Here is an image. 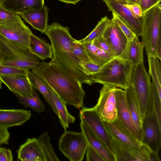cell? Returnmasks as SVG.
<instances>
[{
	"label": "cell",
	"mask_w": 161,
	"mask_h": 161,
	"mask_svg": "<svg viewBox=\"0 0 161 161\" xmlns=\"http://www.w3.org/2000/svg\"><path fill=\"white\" fill-rule=\"evenodd\" d=\"M66 104L82 108L85 93L82 84L55 62H42L31 69Z\"/></svg>",
	"instance_id": "cell-1"
},
{
	"label": "cell",
	"mask_w": 161,
	"mask_h": 161,
	"mask_svg": "<svg viewBox=\"0 0 161 161\" xmlns=\"http://www.w3.org/2000/svg\"><path fill=\"white\" fill-rule=\"evenodd\" d=\"M45 34L51 42L53 54L51 60L57 64L81 84L91 85L94 83L91 76L85 73L81 63L72 52L71 42L73 37L68 27L54 22L48 26Z\"/></svg>",
	"instance_id": "cell-2"
},
{
	"label": "cell",
	"mask_w": 161,
	"mask_h": 161,
	"mask_svg": "<svg viewBox=\"0 0 161 161\" xmlns=\"http://www.w3.org/2000/svg\"><path fill=\"white\" fill-rule=\"evenodd\" d=\"M40 59L28 46L0 35V64L30 70L38 66Z\"/></svg>",
	"instance_id": "cell-3"
},
{
	"label": "cell",
	"mask_w": 161,
	"mask_h": 161,
	"mask_svg": "<svg viewBox=\"0 0 161 161\" xmlns=\"http://www.w3.org/2000/svg\"><path fill=\"white\" fill-rule=\"evenodd\" d=\"M161 5L158 3L143 14L141 35L148 57H156L161 61Z\"/></svg>",
	"instance_id": "cell-4"
},
{
	"label": "cell",
	"mask_w": 161,
	"mask_h": 161,
	"mask_svg": "<svg viewBox=\"0 0 161 161\" xmlns=\"http://www.w3.org/2000/svg\"><path fill=\"white\" fill-rule=\"evenodd\" d=\"M133 67L126 61L115 57L91 77L94 83L124 90L129 86L130 77Z\"/></svg>",
	"instance_id": "cell-5"
},
{
	"label": "cell",
	"mask_w": 161,
	"mask_h": 161,
	"mask_svg": "<svg viewBox=\"0 0 161 161\" xmlns=\"http://www.w3.org/2000/svg\"><path fill=\"white\" fill-rule=\"evenodd\" d=\"M129 85L134 89L140 105L142 117L153 110L150 76L146 70L143 61L133 67Z\"/></svg>",
	"instance_id": "cell-6"
},
{
	"label": "cell",
	"mask_w": 161,
	"mask_h": 161,
	"mask_svg": "<svg viewBox=\"0 0 161 161\" xmlns=\"http://www.w3.org/2000/svg\"><path fill=\"white\" fill-rule=\"evenodd\" d=\"M88 143L81 132L65 130L60 137V151L69 160L81 161L84 158Z\"/></svg>",
	"instance_id": "cell-7"
},
{
	"label": "cell",
	"mask_w": 161,
	"mask_h": 161,
	"mask_svg": "<svg viewBox=\"0 0 161 161\" xmlns=\"http://www.w3.org/2000/svg\"><path fill=\"white\" fill-rule=\"evenodd\" d=\"M142 131V143L158 153L161 147V123L154 110L143 118Z\"/></svg>",
	"instance_id": "cell-8"
},
{
	"label": "cell",
	"mask_w": 161,
	"mask_h": 161,
	"mask_svg": "<svg viewBox=\"0 0 161 161\" xmlns=\"http://www.w3.org/2000/svg\"><path fill=\"white\" fill-rule=\"evenodd\" d=\"M110 146L115 161H150L152 151L142 143L136 148L112 139Z\"/></svg>",
	"instance_id": "cell-9"
},
{
	"label": "cell",
	"mask_w": 161,
	"mask_h": 161,
	"mask_svg": "<svg viewBox=\"0 0 161 161\" xmlns=\"http://www.w3.org/2000/svg\"><path fill=\"white\" fill-rule=\"evenodd\" d=\"M32 33L19 15L13 19L0 22V35L28 47Z\"/></svg>",
	"instance_id": "cell-10"
},
{
	"label": "cell",
	"mask_w": 161,
	"mask_h": 161,
	"mask_svg": "<svg viewBox=\"0 0 161 161\" xmlns=\"http://www.w3.org/2000/svg\"><path fill=\"white\" fill-rule=\"evenodd\" d=\"M115 88L108 85H103L100 92L97 102L94 107L103 121L111 122L117 118Z\"/></svg>",
	"instance_id": "cell-11"
},
{
	"label": "cell",
	"mask_w": 161,
	"mask_h": 161,
	"mask_svg": "<svg viewBox=\"0 0 161 161\" xmlns=\"http://www.w3.org/2000/svg\"><path fill=\"white\" fill-rule=\"evenodd\" d=\"M79 117L81 122L86 124L111 151L110 144L112 138L106 129L103 121L94 108L82 107L79 113Z\"/></svg>",
	"instance_id": "cell-12"
},
{
	"label": "cell",
	"mask_w": 161,
	"mask_h": 161,
	"mask_svg": "<svg viewBox=\"0 0 161 161\" xmlns=\"http://www.w3.org/2000/svg\"><path fill=\"white\" fill-rule=\"evenodd\" d=\"M115 93L117 107V118L136 139L142 142V135L138 131L133 121L127 105L124 90L116 87Z\"/></svg>",
	"instance_id": "cell-13"
},
{
	"label": "cell",
	"mask_w": 161,
	"mask_h": 161,
	"mask_svg": "<svg viewBox=\"0 0 161 161\" xmlns=\"http://www.w3.org/2000/svg\"><path fill=\"white\" fill-rule=\"evenodd\" d=\"M0 81L15 95L25 97L33 95L34 89L26 75H0Z\"/></svg>",
	"instance_id": "cell-14"
},
{
	"label": "cell",
	"mask_w": 161,
	"mask_h": 161,
	"mask_svg": "<svg viewBox=\"0 0 161 161\" xmlns=\"http://www.w3.org/2000/svg\"><path fill=\"white\" fill-rule=\"evenodd\" d=\"M113 51L115 57H119L128 42L126 36L113 19L106 27L102 36Z\"/></svg>",
	"instance_id": "cell-15"
},
{
	"label": "cell",
	"mask_w": 161,
	"mask_h": 161,
	"mask_svg": "<svg viewBox=\"0 0 161 161\" xmlns=\"http://www.w3.org/2000/svg\"><path fill=\"white\" fill-rule=\"evenodd\" d=\"M109 10L121 18L133 31L137 36H141L142 29L143 17H136L123 4L115 0H103Z\"/></svg>",
	"instance_id": "cell-16"
},
{
	"label": "cell",
	"mask_w": 161,
	"mask_h": 161,
	"mask_svg": "<svg viewBox=\"0 0 161 161\" xmlns=\"http://www.w3.org/2000/svg\"><path fill=\"white\" fill-rule=\"evenodd\" d=\"M106 129L112 139L136 148L140 147L142 142L136 139L117 118L111 122L103 121Z\"/></svg>",
	"instance_id": "cell-17"
},
{
	"label": "cell",
	"mask_w": 161,
	"mask_h": 161,
	"mask_svg": "<svg viewBox=\"0 0 161 161\" xmlns=\"http://www.w3.org/2000/svg\"><path fill=\"white\" fill-rule=\"evenodd\" d=\"M17 158L22 161H45L37 138H28L21 145L17 151Z\"/></svg>",
	"instance_id": "cell-18"
},
{
	"label": "cell",
	"mask_w": 161,
	"mask_h": 161,
	"mask_svg": "<svg viewBox=\"0 0 161 161\" xmlns=\"http://www.w3.org/2000/svg\"><path fill=\"white\" fill-rule=\"evenodd\" d=\"M31 116L29 110L0 109V127L8 129L21 125L29 120Z\"/></svg>",
	"instance_id": "cell-19"
},
{
	"label": "cell",
	"mask_w": 161,
	"mask_h": 161,
	"mask_svg": "<svg viewBox=\"0 0 161 161\" xmlns=\"http://www.w3.org/2000/svg\"><path fill=\"white\" fill-rule=\"evenodd\" d=\"M80 128L88 144L94 148L104 161H115L111 151L105 144L85 123L81 122Z\"/></svg>",
	"instance_id": "cell-20"
},
{
	"label": "cell",
	"mask_w": 161,
	"mask_h": 161,
	"mask_svg": "<svg viewBox=\"0 0 161 161\" xmlns=\"http://www.w3.org/2000/svg\"><path fill=\"white\" fill-rule=\"evenodd\" d=\"M48 8L44 5L40 9L31 10L17 14L33 28L43 33H45L48 26Z\"/></svg>",
	"instance_id": "cell-21"
},
{
	"label": "cell",
	"mask_w": 161,
	"mask_h": 161,
	"mask_svg": "<svg viewBox=\"0 0 161 161\" xmlns=\"http://www.w3.org/2000/svg\"><path fill=\"white\" fill-rule=\"evenodd\" d=\"M144 46L139 40L138 36L128 41L126 46L119 57L134 66L144 61Z\"/></svg>",
	"instance_id": "cell-22"
},
{
	"label": "cell",
	"mask_w": 161,
	"mask_h": 161,
	"mask_svg": "<svg viewBox=\"0 0 161 161\" xmlns=\"http://www.w3.org/2000/svg\"><path fill=\"white\" fill-rule=\"evenodd\" d=\"M127 105L133 121L142 135V117L139 103L133 87L130 85L124 90Z\"/></svg>",
	"instance_id": "cell-23"
},
{
	"label": "cell",
	"mask_w": 161,
	"mask_h": 161,
	"mask_svg": "<svg viewBox=\"0 0 161 161\" xmlns=\"http://www.w3.org/2000/svg\"><path fill=\"white\" fill-rule=\"evenodd\" d=\"M29 47L31 52L42 60L53 58L51 44L33 33L30 37Z\"/></svg>",
	"instance_id": "cell-24"
},
{
	"label": "cell",
	"mask_w": 161,
	"mask_h": 161,
	"mask_svg": "<svg viewBox=\"0 0 161 161\" xmlns=\"http://www.w3.org/2000/svg\"><path fill=\"white\" fill-rule=\"evenodd\" d=\"M26 75L32 87L38 91L57 115V111L51 94L50 88L41 78L31 70H28Z\"/></svg>",
	"instance_id": "cell-25"
},
{
	"label": "cell",
	"mask_w": 161,
	"mask_h": 161,
	"mask_svg": "<svg viewBox=\"0 0 161 161\" xmlns=\"http://www.w3.org/2000/svg\"><path fill=\"white\" fill-rule=\"evenodd\" d=\"M2 5L18 13L40 9L44 5V0H5Z\"/></svg>",
	"instance_id": "cell-26"
},
{
	"label": "cell",
	"mask_w": 161,
	"mask_h": 161,
	"mask_svg": "<svg viewBox=\"0 0 161 161\" xmlns=\"http://www.w3.org/2000/svg\"><path fill=\"white\" fill-rule=\"evenodd\" d=\"M51 89V88H50ZM51 94L54 102L60 123L64 130H66L70 123H73L75 117L68 112L65 103L51 89Z\"/></svg>",
	"instance_id": "cell-27"
},
{
	"label": "cell",
	"mask_w": 161,
	"mask_h": 161,
	"mask_svg": "<svg viewBox=\"0 0 161 161\" xmlns=\"http://www.w3.org/2000/svg\"><path fill=\"white\" fill-rule=\"evenodd\" d=\"M82 44L91 61L101 67L115 57L96 47L92 42Z\"/></svg>",
	"instance_id": "cell-28"
},
{
	"label": "cell",
	"mask_w": 161,
	"mask_h": 161,
	"mask_svg": "<svg viewBox=\"0 0 161 161\" xmlns=\"http://www.w3.org/2000/svg\"><path fill=\"white\" fill-rule=\"evenodd\" d=\"M149 73L151 76V83L157 89L161 91V61L157 57H148Z\"/></svg>",
	"instance_id": "cell-29"
},
{
	"label": "cell",
	"mask_w": 161,
	"mask_h": 161,
	"mask_svg": "<svg viewBox=\"0 0 161 161\" xmlns=\"http://www.w3.org/2000/svg\"><path fill=\"white\" fill-rule=\"evenodd\" d=\"M19 102L25 107L31 108L33 111L42 113L45 110L44 104L41 100L38 93L34 90L32 97H23L15 95Z\"/></svg>",
	"instance_id": "cell-30"
},
{
	"label": "cell",
	"mask_w": 161,
	"mask_h": 161,
	"mask_svg": "<svg viewBox=\"0 0 161 161\" xmlns=\"http://www.w3.org/2000/svg\"><path fill=\"white\" fill-rule=\"evenodd\" d=\"M42 149L45 161H58L51 142V138L48 133H43L37 138Z\"/></svg>",
	"instance_id": "cell-31"
},
{
	"label": "cell",
	"mask_w": 161,
	"mask_h": 161,
	"mask_svg": "<svg viewBox=\"0 0 161 161\" xmlns=\"http://www.w3.org/2000/svg\"><path fill=\"white\" fill-rule=\"evenodd\" d=\"M110 21L107 16L102 18L92 31L85 38L78 41L82 43L92 42L94 39L102 36Z\"/></svg>",
	"instance_id": "cell-32"
},
{
	"label": "cell",
	"mask_w": 161,
	"mask_h": 161,
	"mask_svg": "<svg viewBox=\"0 0 161 161\" xmlns=\"http://www.w3.org/2000/svg\"><path fill=\"white\" fill-rule=\"evenodd\" d=\"M72 52L76 58L80 63L91 61L82 43L72 38L71 42Z\"/></svg>",
	"instance_id": "cell-33"
},
{
	"label": "cell",
	"mask_w": 161,
	"mask_h": 161,
	"mask_svg": "<svg viewBox=\"0 0 161 161\" xmlns=\"http://www.w3.org/2000/svg\"><path fill=\"white\" fill-rule=\"evenodd\" d=\"M112 19L118 24L127 39L128 41L132 40L137 36L130 26L116 14L112 13Z\"/></svg>",
	"instance_id": "cell-34"
},
{
	"label": "cell",
	"mask_w": 161,
	"mask_h": 161,
	"mask_svg": "<svg viewBox=\"0 0 161 161\" xmlns=\"http://www.w3.org/2000/svg\"><path fill=\"white\" fill-rule=\"evenodd\" d=\"M27 70L0 64V75L14 74L26 75Z\"/></svg>",
	"instance_id": "cell-35"
},
{
	"label": "cell",
	"mask_w": 161,
	"mask_h": 161,
	"mask_svg": "<svg viewBox=\"0 0 161 161\" xmlns=\"http://www.w3.org/2000/svg\"><path fill=\"white\" fill-rule=\"evenodd\" d=\"M81 63L85 73L89 76L98 72L102 67L91 61Z\"/></svg>",
	"instance_id": "cell-36"
},
{
	"label": "cell",
	"mask_w": 161,
	"mask_h": 161,
	"mask_svg": "<svg viewBox=\"0 0 161 161\" xmlns=\"http://www.w3.org/2000/svg\"><path fill=\"white\" fill-rule=\"evenodd\" d=\"M92 42L98 48L115 57L111 47L102 36L94 39Z\"/></svg>",
	"instance_id": "cell-37"
},
{
	"label": "cell",
	"mask_w": 161,
	"mask_h": 161,
	"mask_svg": "<svg viewBox=\"0 0 161 161\" xmlns=\"http://www.w3.org/2000/svg\"><path fill=\"white\" fill-rule=\"evenodd\" d=\"M18 14L14 11L0 5V22L4 21L14 18Z\"/></svg>",
	"instance_id": "cell-38"
},
{
	"label": "cell",
	"mask_w": 161,
	"mask_h": 161,
	"mask_svg": "<svg viewBox=\"0 0 161 161\" xmlns=\"http://www.w3.org/2000/svg\"><path fill=\"white\" fill-rule=\"evenodd\" d=\"M86 153L87 161H104L98 152L88 144Z\"/></svg>",
	"instance_id": "cell-39"
},
{
	"label": "cell",
	"mask_w": 161,
	"mask_h": 161,
	"mask_svg": "<svg viewBox=\"0 0 161 161\" xmlns=\"http://www.w3.org/2000/svg\"><path fill=\"white\" fill-rule=\"evenodd\" d=\"M161 0H140L139 6L143 14L158 3Z\"/></svg>",
	"instance_id": "cell-40"
},
{
	"label": "cell",
	"mask_w": 161,
	"mask_h": 161,
	"mask_svg": "<svg viewBox=\"0 0 161 161\" xmlns=\"http://www.w3.org/2000/svg\"><path fill=\"white\" fill-rule=\"evenodd\" d=\"M124 6L128 8L136 18H142L143 14L139 5L135 4H123Z\"/></svg>",
	"instance_id": "cell-41"
},
{
	"label": "cell",
	"mask_w": 161,
	"mask_h": 161,
	"mask_svg": "<svg viewBox=\"0 0 161 161\" xmlns=\"http://www.w3.org/2000/svg\"><path fill=\"white\" fill-rule=\"evenodd\" d=\"M13 158L11 151L0 147V161H12Z\"/></svg>",
	"instance_id": "cell-42"
},
{
	"label": "cell",
	"mask_w": 161,
	"mask_h": 161,
	"mask_svg": "<svg viewBox=\"0 0 161 161\" xmlns=\"http://www.w3.org/2000/svg\"><path fill=\"white\" fill-rule=\"evenodd\" d=\"M8 129L0 127V146L8 144L10 134Z\"/></svg>",
	"instance_id": "cell-43"
},
{
	"label": "cell",
	"mask_w": 161,
	"mask_h": 161,
	"mask_svg": "<svg viewBox=\"0 0 161 161\" xmlns=\"http://www.w3.org/2000/svg\"><path fill=\"white\" fill-rule=\"evenodd\" d=\"M158 153L151 151L150 156V161H160Z\"/></svg>",
	"instance_id": "cell-44"
},
{
	"label": "cell",
	"mask_w": 161,
	"mask_h": 161,
	"mask_svg": "<svg viewBox=\"0 0 161 161\" xmlns=\"http://www.w3.org/2000/svg\"><path fill=\"white\" fill-rule=\"evenodd\" d=\"M66 3H72L75 4L77 3L81 0H59Z\"/></svg>",
	"instance_id": "cell-45"
},
{
	"label": "cell",
	"mask_w": 161,
	"mask_h": 161,
	"mask_svg": "<svg viewBox=\"0 0 161 161\" xmlns=\"http://www.w3.org/2000/svg\"><path fill=\"white\" fill-rule=\"evenodd\" d=\"M117 1L122 4H132L128 0H115Z\"/></svg>",
	"instance_id": "cell-46"
},
{
	"label": "cell",
	"mask_w": 161,
	"mask_h": 161,
	"mask_svg": "<svg viewBox=\"0 0 161 161\" xmlns=\"http://www.w3.org/2000/svg\"><path fill=\"white\" fill-rule=\"evenodd\" d=\"M132 4H135L139 5L140 0H128Z\"/></svg>",
	"instance_id": "cell-47"
},
{
	"label": "cell",
	"mask_w": 161,
	"mask_h": 161,
	"mask_svg": "<svg viewBox=\"0 0 161 161\" xmlns=\"http://www.w3.org/2000/svg\"><path fill=\"white\" fill-rule=\"evenodd\" d=\"M5 0H0V5L3 4Z\"/></svg>",
	"instance_id": "cell-48"
},
{
	"label": "cell",
	"mask_w": 161,
	"mask_h": 161,
	"mask_svg": "<svg viewBox=\"0 0 161 161\" xmlns=\"http://www.w3.org/2000/svg\"><path fill=\"white\" fill-rule=\"evenodd\" d=\"M2 88V83L1 81H0V89Z\"/></svg>",
	"instance_id": "cell-49"
}]
</instances>
